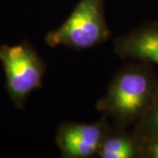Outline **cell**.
Here are the masks:
<instances>
[{
    "instance_id": "cell-6",
    "label": "cell",
    "mask_w": 158,
    "mask_h": 158,
    "mask_svg": "<svg viewBox=\"0 0 158 158\" xmlns=\"http://www.w3.org/2000/svg\"><path fill=\"white\" fill-rule=\"evenodd\" d=\"M101 158H133L137 155L135 141L118 127L109 130L98 153Z\"/></svg>"
},
{
    "instance_id": "cell-7",
    "label": "cell",
    "mask_w": 158,
    "mask_h": 158,
    "mask_svg": "<svg viewBox=\"0 0 158 158\" xmlns=\"http://www.w3.org/2000/svg\"><path fill=\"white\" fill-rule=\"evenodd\" d=\"M142 129L153 139L158 137V97L153 104L150 113L143 120Z\"/></svg>"
},
{
    "instance_id": "cell-1",
    "label": "cell",
    "mask_w": 158,
    "mask_h": 158,
    "mask_svg": "<svg viewBox=\"0 0 158 158\" xmlns=\"http://www.w3.org/2000/svg\"><path fill=\"white\" fill-rule=\"evenodd\" d=\"M153 87L152 79L144 69L125 66L113 77L97 109L120 128L145 113L152 100Z\"/></svg>"
},
{
    "instance_id": "cell-4",
    "label": "cell",
    "mask_w": 158,
    "mask_h": 158,
    "mask_svg": "<svg viewBox=\"0 0 158 158\" xmlns=\"http://www.w3.org/2000/svg\"><path fill=\"white\" fill-rule=\"evenodd\" d=\"M105 116L94 123H62L57 129L56 142L62 157L88 158L98 155L110 127Z\"/></svg>"
},
{
    "instance_id": "cell-5",
    "label": "cell",
    "mask_w": 158,
    "mask_h": 158,
    "mask_svg": "<svg viewBox=\"0 0 158 158\" xmlns=\"http://www.w3.org/2000/svg\"><path fill=\"white\" fill-rule=\"evenodd\" d=\"M114 52L121 58L158 64V26L146 27L114 40Z\"/></svg>"
},
{
    "instance_id": "cell-8",
    "label": "cell",
    "mask_w": 158,
    "mask_h": 158,
    "mask_svg": "<svg viewBox=\"0 0 158 158\" xmlns=\"http://www.w3.org/2000/svg\"><path fill=\"white\" fill-rule=\"evenodd\" d=\"M148 155L150 157L158 158V137L154 138L152 142L148 147Z\"/></svg>"
},
{
    "instance_id": "cell-2",
    "label": "cell",
    "mask_w": 158,
    "mask_h": 158,
    "mask_svg": "<svg viewBox=\"0 0 158 158\" xmlns=\"http://www.w3.org/2000/svg\"><path fill=\"white\" fill-rule=\"evenodd\" d=\"M105 0H79L68 19L46 34L51 48L86 50L106 41L110 30L105 15Z\"/></svg>"
},
{
    "instance_id": "cell-3",
    "label": "cell",
    "mask_w": 158,
    "mask_h": 158,
    "mask_svg": "<svg viewBox=\"0 0 158 158\" xmlns=\"http://www.w3.org/2000/svg\"><path fill=\"white\" fill-rule=\"evenodd\" d=\"M0 62L6 74V87L11 101L19 109L30 94L42 85L46 64L28 42L0 46Z\"/></svg>"
}]
</instances>
